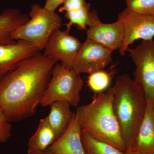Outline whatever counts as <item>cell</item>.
<instances>
[{"mask_svg": "<svg viewBox=\"0 0 154 154\" xmlns=\"http://www.w3.org/2000/svg\"><path fill=\"white\" fill-rule=\"evenodd\" d=\"M56 63L39 52L0 80V107L10 122L35 114Z\"/></svg>", "mask_w": 154, "mask_h": 154, "instance_id": "6da1fadb", "label": "cell"}, {"mask_svg": "<svg viewBox=\"0 0 154 154\" xmlns=\"http://www.w3.org/2000/svg\"><path fill=\"white\" fill-rule=\"evenodd\" d=\"M107 92L112 96L113 112L126 152L130 151L145 113L146 97L142 88L127 74L117 77Z\"/></svg>", "mask_w": 154, "mask_h": 154, "instance_id": "7a4b0ae2", "label": "cell"}, {"mask_svg": "<svg viewBox=\"0 0 154 154\" xmlns=\"http://www.w3.org/2000/svg\"><path fill=\"white\" fill-rule=\"evenodd\" d=\"M111 94L100 93L90 104L77 108L76 116L82 130L122 151L126 148L112 106Z\"/></svg>", "mask_w": 154, "mask_h": 154, "instance_id": "3957f363", "label": "cell"}, {"mask_svg": "<svg viewBox=\"0 0 154 154\" xmlns=\"http://www.w3.org/2000/svg\"><path fill=\"white\" fill-rule=\"evenodd\" d=\"M28 15L29 21L15 30L11 36L16 41L28 42L41 51L51 34L60 29L62 19L57 13L48 11L38 4L31 6Z\"/></svg>", "mask_w": 154, "mask_h": 154, "instance_id": "277c9868", "label": "cell"}, {"mask_svg": "<svg viewBox=\"0 0 154 154\" xmlns=\"http://www.w3.org/2000/svg\"><path fill=\"white\" fill-rule=\"evenodd\" d=\"M83 84L81 74L73 69L66 68L61 64L56 63L40 104L47 107L53 102L63 101L72 107H77Z\"/></svg>", "mask_w": 154, "mask_h": 154, "instance_id": "5b68a950", "label": "cell"}, {"mask_svg": "<svg viewBox=\"0 0 154 154\" xmlns=\"http://www.w3.org/2000/svg\"><path fill=\"white\" fill-rule=\"evenodd\" d=\"M135 64L134 81L143 89L147 98L154 100V41L142 40L135 48H127Z\"/></svg>", "mask_w": 154, "mask_h": 154, "instance_id": "8992f818", "label": "cell"}, {"mask_svg": "<svg viewBox=\"0 0 154 154\" xmlns=\"http://www.w3.org/2000/svg\"><path fill=\"white\" fill-rule=\"evenodd\" d=\"M117 20L124 29V36L119 48L120 55H125L126 49L136 40H153L154 38V16L135 13L126 8L119 14Z\"/></svg>", "mask_w": 154, "mask_h": 154, "instance_id": "52a82bcc", "label": "cell"}, {"mask_svg": "<svg viewBox=\"0 0 154 154\" xmlns=\"http://www.w3.org/2000/svg\"><path fill=\"white\" fill-rule=\"evenodd\" d=\"M70 29L55 30L50 36L43 51L45 56L60 61L66 68L72 69L82 45L78 38L70 34Z\"/></svg>", "mask_w": 154, "mask_h": 154, "instance_id": "ba28073f", "label": "cell"}, {"mask_svg": "<svg viewBox=\"0 0 154 154\" xmlns=\"http://www.w3.org/2000/svg\"><path fill=\"white\" fill-rule=\"evenodd\" d=\"M112 52L102 45L87 38L78 52L72 69L80 74H91L102 70L112 62Z\"/></svg>", "mask_w": 154, "mask_h": 154, "instance_id": "9c48e42d", "label": "cell"}, {"mask_svg": "<svg viewBox=\"0 0 154 154\" xmlns=\"http://www.w3.org/2000/svg\"><path fill=\"white\" fill-rule=\"evenodd\" d=\"M40 52L28 42L17 40L13 44L0 45V80L24 61Z\"/></svg>", "mask_w": 154, "mask_h": 154, "instance_id": "30bf717a", "label": "cell"}, {"mask_svg": "<svg viewBox=\"0 0 154 154\" xmlns=\"http://www.w3.org/2000/svg\"><path fill=\"white\" fill-rule=\"evenodd\" d=\"M87 38L96 42L113 52L121 46L124 29L121 22L117 20L111 24L101 22L90 27L87 30Z\"/></svg>", "mask_w": 154, "mask_h": 154, "instance_id": "8fae6325", "label": "cell"}, {"mask_svg": "<svg viewBox=\"0 0 154 154\" xmlns=\"http://www.w3.org/2000/svg\"><path fill=\"white\" fill-rule=\"evenodd\" d=\"M81 132L82 129L75 112L66 131L45 151L49 154H86Z\"/></svg>", "mask_w": 154, "mask_h": 154, "instance_id": "7c38bea8", "label": "cell"}, {"mask_svg": "<svg viewBox=\"0 0 154 154\" xmlns=\"http://www.w3.org/2000/svg\"><path fill=\"white\" fill-rule=\"evenodd\" d=\"M131 150L154 151L153 99L147 98L145 113L138 130Z\"/></svg>", "mask_w": 154, "mask_h": 154, "instance_id": "4fadbf2b", "label": "cell"}, {"mask_svg": "<svg viewBox=\"0 0 154 154\" xmlns=\"http://www.w3.org/2000/svg\"><path fill=\"white\" fill-rule=\"evenodd\" d=\"M29 15L22 14L18 9L8 8L0 14V45L17 42L12 38V33L29 21Z\"/></svg>", "mask_w": 154, "mask_h": 154, "instance_id": "5bb4252c", "label": "cell"}, {"mask_svg": "<svg viewBox=\"0 0 154 154\" xmlns=\"http://www.w3.org/2000/svg\"><path fill=\"white\" fill-rule=\"evenodd\" d=\"M50 106V110L46 118L58 139L68 128L75 112H72L70 105L66 101H57Z\"/></svg>", "mask_w": 154, "mask_h": 154, "instance_id": "9a60e30c", "label": "cell"}, {"mask_svg": "<svg viewBox=\"0 0 154 154\" xmlns=\"http://www.w3.org/2000/svg\"><path fill=\"white\" fill-rule=\"evenodd\" d=\"M57 139V136L46 117L41 119L36 132L28 141V151H45Z\"/></svg>", "mask_w": 154, "mask_h": 154, "instance_id": "2e32d148", "label": "cell"}, {"mask_svg": "<svg viewBox=\"0 0 154 154\" xmlns=\"http://www.w3.org/2000/svg\"><path fill=\"white\" fill-rule=\"evenodd\" d=\"M65 17L69 20L66 27L69 29H71L72 25L75 24L80 30H87V26L92 27L101 22L97 11L95 10L91 11L89 3H87L85 5L78 10L65 12Z\"/></svg>", "mask_w": 154, "mask_h": 154, "instance_id": "e0dca14e", "label": "cell"}, {"mask_svg": "<svg viewBox=\"0 0 154 154\" xmlns=\"http://www.w3.org/2000/svg\"><path fill=\"white\" fill-rule=\"evenodd\" d=\"M81 137L86 154H126L109 144L94 138L83 130Z\"/></svg>", "mask_w": 154, "mask_h": 154, "instance_id": "ac0fdd59", "label": "cell"}, {"mask_svg": "<svg viewBox=\"0 0 154 154\" xmlns=\"http://www.w3.org/2000/svg\"><path fill=\"white\" fill-rule=\"evenodd\" d=\"M114 73V70L109 72L102 70L91 73L88 77V86L95 93H102L109 87Z\"/></svg>", "mask_w": 154, "mask_h": 154, "instance_id": "d6986e66", "label": "cell"}, {"mask_svg": "<svg viewBox=\"0 0 154 154\" xmlns=\"http://www.w3.org/2000/svg\"><path fill=\"white\" fill-rule=\"evenodd\" d=\"M126 8L138 14L154 15V0H125Z\"/></svg>", "mask_w": 154, "mask_h": 154, "instance_id": "ffe728a7", "label": "cell"}, {"mask_svg": "<svg viewBox=\"0 0 154 154\" xmlns=\"http://www.w3.org/2000/svg\"><path fill=\"white\" fill-rule=\"evenodd\" d=\"M12 126L0 107V143H5L12 135Z\"/></svg>", "mask_w": 154, "mask_h": 154, "instance_id": "44dd1931", "label": "cell"}, {"mask_svg": "<svg viewBox=\"0 0 154 154\" xmlns=\"http://www.w3.org/2000/svg\"><path fill=\"white\" fill-rule=\"evenodd\" d=\"M87 3L85 0H65L63 5L59 9L60 13L75 11L82 8Z\"/></svg>", "mask_w": 154, "mask_h": 154, "instance_id": "7402d4cb", "label": "cell"}, {"mask_svg": "<svg viewBox=\"0 0 154 154\" xmlns=\"http://www.w3.org/2000/svg\"><path fill=\"white\" fill-rule=\"evenodd\" d=\"M65 0H46L43 8L48 11L55 12L57 8L61 4H63Z\"/></svg>", "mask_w": 154, "mask_h": 154, "instance_id": "603a6c76", "label": "cell"}, {"mask_svg": "<svg viewBox=\"0 0 154 154\" xmlns=\"http://www.w3.org/2000/svg\"><path fill=\"white\" fill-rule=\"evenodd\" d=\"M125 152L126 154H154V151L131 150Z\"/></svg>", "mask_w": 154, "mask_h": 154, "instance_id": "cb8c5ba5", "label": "cell"}, {"mask_svg": "<svg viewBox=\"0 0 154 154\" xmlns=\"http://www.w3.org/2000/svg\"><path fill=\"white\" fill-rule=\"evenodd\" d=\"M28 154H49L45 151H27Z\"/></svg>", "mask_w": 154, "mask_h": 154, "instance_id": "d4e9b609", "label": "cell"}]
</instances>
